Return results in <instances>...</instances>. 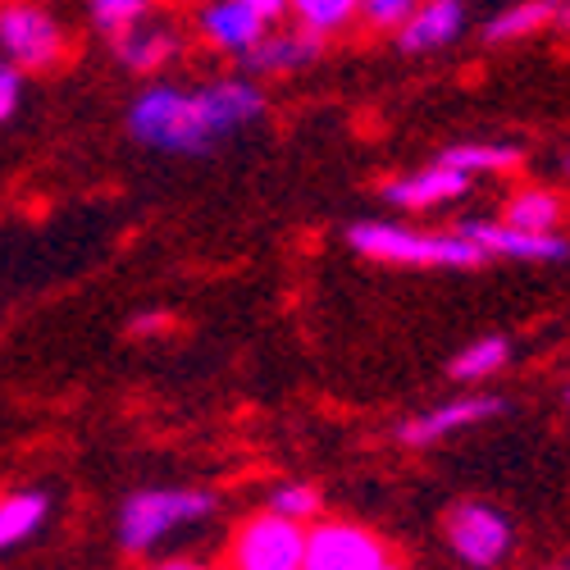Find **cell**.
<instances>
[{
	"mask_svg": "<svg viewBox=\"0 0 570 570\" xmlns=\"http://www.w3.org/2000/svg\"><path fill=\"white\" fill-rule=\"evenodd\" d=\"M87 10H91V19H97L101 32L115 37V32H124L128 23L156 14V0H87Z\"/></svg>",
	"mask_w": 570,
	"mask_h": 570,
	"instance_id": "obj_22",
	"label": "cell"
},
{
	"mask_svg": "<svg viewBox=\"0 0 570 570\" xmlns=\"http://www.w3.org/2000/svg\"><path fill=\"white\" fill-rule=\"evenodd\" d=\"M224 570H306V525L269 507L247 515L228 543Z\"/></svg>",
	"mask_w": 570,
	"mask_h": 570,
	"instance_id": "obj_6",
	"label": "cell"
},
{
	"mask_svg": "<svg viewBox=\"0 0 570 570\" xmlns=\"http://www.w3.org/2000/svg\"><path fill=\"white\" fill-rule=\"evenodd\" d=\"M288 14H293V28L324 41L361 23V0H288Z\"/></svg>",
	"mask_w": 570,
	"mask_h": 570,
	"instance_id": "obj_20",
	"label": "cell"
},
{
	"mask_svg": "<svg viewBox=\"0 0 570 570\" xmlns=\"http://www.w3.org/2000/svg\"><path fill=\"white\" fill-rule=\"evenodd\" d=\"M151 570H215V566H206V561H160V566H151Z\"/></svg>",
	"mask_w": 570,
	"mask_h": 570,
	"instance_id": "obj_26",
	"label": "cell"
},
{
	"mask_svg": "<svg viewBox=\"0 0 570 570\" xmlns=\"http://www.w3.org/2000/svg\"><path fill=\"white\" fill-rule=\"evenodd\" d=\"M557 6H561V0H515V6L498 10V14L484 23V41H489V46L525 41V37H534L539 28L557 23Z\"/></svg>",
	"mask_w": 570,
	"mask_h": 570,
	"instance_id": "obj_17",
	"label": "cell"
},
{
	"mask_svg": "<svg viewBox=\"0 0 570 570\" xmlns=\"http://www.w3.org/2000/svg\"><path fill=\"white\" fill-rule=\"evenodd\" d=\"M566 406H570V389H566Z\"/></svg>",
	"mask_w": 570,
	"mask_h": 570,
	"instance_id": "obj_32",
	"label": "cell"
},
{
	"mask_svg": "<svg viewBox=\"0 0 570 570\" xmlns=\"http://www.w3.org/2000/svg\"><path fill=\"white\" fill-rule=\"evenodd\" d=\"M465 0H420L415 14L393 32L402 56H439L465 32Z\"/></svg>",
	"mask_w": 570,
	"mask_h": 570,
	"instance_id": "obj_12",
	"label": "cell"
},
{
	"mask_svg": "<svg viewBox=\"0 0 570 570\" xmlns=\"http://www.w3.org/2000/svg\"><path fill=\"white\" fill-rule=\"evenodd\" d=\"M320 51H324V41L311 37V32H302V28H283V32L269 28L265 41L247 56V69L261 73V78H288V73L315 65Z\"/></svg>",
	"mask_w": 570,
	"mask_h": 570,
	"instance_id": "obj_14",
	"label": "cell"
},
{
	"mask_svg": "<svg viewBox=\"0 0 570 570\" xmlns=\"http://www.w3.org/2000/svg\"><path fill=\"white\" fill-rule=\"evenodd\" d=\"M557 169H561V174H566V178H570V147H566V151H561V160H557Z\"/></svg>",
	"mask_w": 570,
	"mask_h": 570,
	"instance_id": "obj_29",
	"label": "cell"
},
{
	"mask_svg": "<svg viewBox=\"0 0 570 570\" xmlns=\"http://www.w3.org/2000/svg\"><path fill=\"white\" fill-rule=\"evenodd\" d=\"M557 570H570V557H566V561H561V566H557Z\"/></svg>",
	"mask_w": 570,
	"mask_h": 570,
	"instance_id": "obj_31",
	"label": "cell"
},
{
	"mask_svg": "<svg viewBox=\"0 0 570 570\" xmlns=\"http://www.w3.org/2000/svg\"><path fill=\"white\" fill-rule=\"evenodd\" d=\"M456 233L465 243H474L484 252V261H520V265H557V261H570V243L566 233H548V237H534V233H515L507 228L502 219H461Z\"/></svg>",
	"mask_w": 570,
	"mask_h": 570,
	"instance_id": "obj_10",
	"label": "cell"
},
{
	"mask_svg": "<svg viewBox=\"0 0 570 570\" xmlns=\"http://www.w3.org/2000/svg\"><path fill=\"white\" fill-rule=\"evenodd\" d=\"M420 0H361V23L374 32H397L411 14H415Z\"/></svg>",
	"mask_w": 570,
	"mask_h": 570,
	"instance_id": "obj_23",
	"label": "cell"
},
{
	"mask_svg": "<svg viewBox=\"0 0 570 570\" xmlns=\"http://www.w3.org/2000/svg\"><path fill=\"white\" fill-rule=\"evenodd\" d=\"M439 160L452 165V169H461L465 178L515 174L520 169V147H507V141H461V147H448Z\"/></svg>",
	"mask_w": 570,
	"mask_h": 570,
	"instance_id": "obj_19",
	"label": "cell"
},
{
	"mask_svg": "<svg viewBox=\"0 0 570 570\" xmlns=\"http://www.w3.org/2000/svg\"><path fill=\"white\" fill-rule=\"evenodd\" d=\"M470 183L461 169L434 160V165H424V169H411L402 178H389L384 183V202L397 206V210H439V206H452L470 193Z\"/></svg>",
	"mask_w": 570,
	"mask_h": 570,
	"instance_id": "obj_13",
	"label": "cell"
},
{
	"mask_svg": "<svg viewBox=\"0 0 570 570\" xmlns=\"http://www.w3.org/2000/svg\"><path fill=\"white\" fill-rule=\"evenodd\" d=\"M507 365H511V338L489 334V338H474V343H465V347L452 356L448 374L456 379V384H484V379L502 374Z\"/></svg>",
	"mask_w": 570,
	"mask_h": 570,
	"instance_id": "obj_18",
	"label": "cell"
},
{
	"mask_svg": "<svg viewBox=\"0 0 570 570\" xmlns=\"http://www.w3.org/2000/svg\"><path fill=\"white\" fill-rule=\"evenodd\" d=\"M347 243L356 256L379 265H402V269H480L484 252L465 243L456 228H415L397 219H361L347 228Z\"/></svg>",
	"mask_w": 570,
	"mask_h": 570,
	"instance_id": "obj_2",
	"label": "cell"
},
{
	"mask_svg": "<svg viewBox=\"0 0 570 570\" xmlns=\"http://www.w3.org/2000/svg\"><path fill=\"white\" fill-rule=\"evenodd\" d=\"M51 520V498L41 489H14L0 493V552H14L28 539H37Z\"/></svg>",
	"mask_w": 570,
	"mask_h": 570,
	"instance_id": "obj_16",
	"label": "cell"
},
{
	"mask_svg": "<svg viewBox=\"0 0 570 570\" xmlns=\"http://www.w3.org/2000/svg\"><path fill=\"white\" fill-rule=\"evenodd\" d=\"M215 515V493L206 489H137L119 507L115 539L128 557H151L169 539L206 525Z\"/></svg>",
	"mask_w": 570,
	"mask_h": 570,
	"instance_id": "obj_3",
	"label": "cell"
},
{
	"mask_svg": "<svg viewBox=\"0 0 570 570\" xmlns=\"http://www.w3.org/2000/svg\"><path fill=\"white\" fill-rule=\"evenodd\" d=\"M320 493L311 489V484H278L274 493H269V511H278V515H288V520H297V525H315L320 520Z\"/></svg>",
	"mask_w": 570,
	"mask_h": 570,
	"instance_id": "obj_21",
	"label": "cell"
},
{
	"mask_svg": "<svg viewBox=\"0 0 570 570\" xmlns=\"http://www.w3.org/2000/svg\"><path fill=\"white\" fill-rule=\"evenodd\" d=\"M443 539L461 570H502L515 552V525L493 502H456L443 515Z\"/></svg>",
	"mask_w": 570,
	"mask_h": 570,
	"instance_id": "obj_5",
	"label": "cell"
},
{
	"mask_svg": "<svg viewBox=\"0 0 570 570\" xmlns=\"http://www.w3.org/2000/svg\"><path fill=\"white\" fill-rule=\"evenodd\" d=\"M73 51L69 28L41 0H0V60L14 73H56Z\"/></svg>",
	"mask_w": 570,
	"mask_h": 570,
	"instance_id": "obj_4",
	"label": "cell"
},
{
	"mask_svg": "<svg viewBox=\"0 0 570 570\" xmlns=\"http://www.w3.org/2000/svg\"><path fill=\"white\" fill-rule=\"evenodd\" d=\"M502 224L515 228V233H534V237H548V233H561L566 224V202L552 193V187H515L502 206Z\"/></svg>",
	"mask_w": 570,
	"mask_h": 570,
	"instance_id": "obj_15",
	"label": "cell"
},
{
	"mask_svg": "<svg viewBox=\"0 0 570 570\" xmlns=\"http://www.w3.org/2000/svg\"><path fill=\"white\" fill-rule=\"evenodd\" d=\"M557 23L570 32V0H561V6H557Z\"/></svg>",
	"mask_w": 570,
	"mask_h": 570,
	"instance_id": "obj_28",
	"label": "cell"
},
{
	"mask_svg": "<svg viewBox=\"0 0 570 570\" xmlns=\"http://www.w3.org/2000/svg\"><path fill=\"white\" fill-rule=\"evenodd\" d=\"M132 328H137V334H156V328H165V315H141Z\"/></svg>",
	"mask_w": 570,
	"mask_h": 570,
	"instance_id": "obj_27",
	"label": "cell"
},
{
	"mask_svg": "<svg viewBox=\"0 0 570 570\" xmlns=\"http://www.w3.org/2000/svg\"><path fill=\"white\" fill-rule=\"evenodd\" d=\"M110 51H115V60H119L128 73L151 78V73H160V69H169V65L178 60L183 37H178V28H174L169 19L147 14V19L128 23L124 32H115V37H110Z\"/></svg>",
	"mask_w": 570,
	"mask_h": 570,
	"instance_id": "obj_11",
	"label": "cell"
},
{
	"mask_svg": "<svg viewBox=\"0 0 570 570\" xmlns=\"http://www.w3.org/2000/svg\"><path fill=\"white\" fill-rule=\"evenodd\" d=\"M507 411L502 397L493 393H465V397H452V402H439L430 411H420V415H406L397 424V443L406 448H434V443H448L465 430H474V424H489Z\"/></svg>",
	"mask_w": 570,
	"mask_h": 570,
	"instance_id": "obj_9",
	"label": "cell"
},
{
	"mask_svg": "<svg viewBox=\"0 0 570 570\" xmlns=\"http://www.w3.org/2000/svg\"><path fill=\"white\" fill-rule=\"evenodd\" d=\"M389 561V543L356 520H320L306 530V570H379Z\"/></svg>",
	"mask_w": 570,
	"mask_h": 570,
	"instance_id": "obj_7",
	"label": "cell"
},
{
	"mask_svg": "<svg viewBox=\"0 0 570 570\" xmlns=\"http://www.w3.org/2000/svg\"><path fill=\"white\" fill-rule=\"evenodd\" d=\"M265 115V91L252 78H210L202 87L151 82L128 106L132 141L165 156H206Z\"/></svg>",
	"mask_w": 570,
	"mask_h": 570,
	"instance_id": "obj_1",
	"label": "cell"
},
{
	"mask_svg": "<svg viewBox=\"0 0 570 570\" xmlns=\"http://www.w3.org/2000/svg\"><path fill=\"white\" fill-rule=\"evenodd\" d=\"M379 570H402V566H397V561H389V566H379Z\"/></svg>",
	"mask_w": 570,
	"mask_h": 570,
	"instance_id": "obj_30",
	"label": "cell"
},
{
	"mask_svg": "<svg viewBox=\"0 0 570 570\" xmlns=\"http://www.w3.org/2000/svg\"><path fill=\"white\" fill-rule=\"evenodd\" d=\"M247 6H252V10H261L269 23H274L278 14H288V0H247Z\"/></svg>",
	"mask_w": 570,
	"mask_h": 570,
	"instance_id": "obj_25",
	"label": "cell"
},
{
	"mask_svg": "<svg viewBox=\"0 0 570 570\" xmlns=\"http://www.w3.org/2000/svg\"><path fill=\"white\" fill-rule=\"evenodd\" d=\"M193 32L206 51L228 56V60H247L269 32V19L252 10L247 0H197L193 10Z\"/></svg>",
	"mask_w": 570,
	"mask_h": 570,
	"instance_id": "obj_8",
	"label": "cell"
},
{
	"mask_svg": "<svg viewBox=\"0 0 570 570\" xmlns=\"http://www.w3.org/2000/svg\"><path fill=\"white\" fill-rule=\"evenodd\" d=\"M23 106V73H14L6 60H0V124H10Z\"/></svg>",
	"mask_w": 570,
	"mask_h": 570,
	"instance_id": "obj_24",
	"label": "cell"
}]
</instances>
